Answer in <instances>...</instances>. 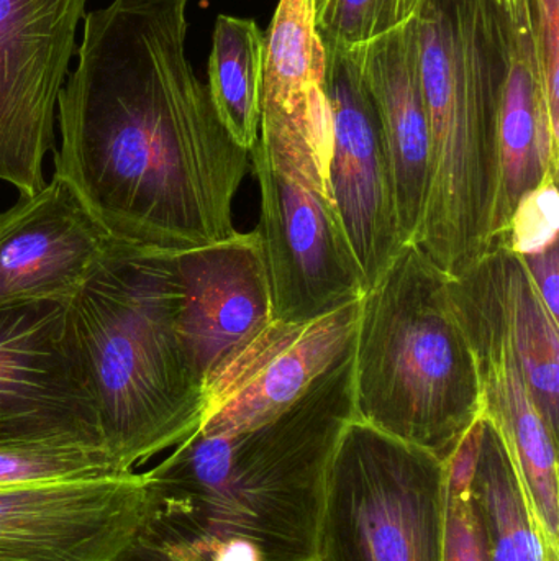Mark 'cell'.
<instances>
[{"label": "cell", "instance_id": "277c9868", "mask_svg": "<svg viewBox=\"0 0 559 561\" xmlns=\"http://www.w3.org/2000/svg\"><path fill=\"white\" fill-rule=\"evenodd\" d=\"M416 25L432 161L414 243L455 278L494 245L499 114L514 26L496 0H423Z\"/></svg>", "mask_w": 559, "mask_h": 561}, {"label": "cell", "instance_id": "d6986e66", "mask_svg": "<svg viewBox=\"0 0 559 561\" xmlns=\"http://www.w3.org/2000/svg\"><path fill=\"white\" fill-rule=\"evenodd\" d=\"M471 497L488 561H559L545 546L504 437L485 414Z\"/></svg>", "mask_w": 559, "mask_h": 561}, {"label": "cell", "instance_id": "484cf974", "mask_svg": "<svg viewBox=\"0 0 559 561\" xmlns=\"http://www.w3.org/2000/svg\"><path fill=\"white\" fill-rule=\"evenodd\" d=\"M534 45L541 94L559 135V0H535Z\"/></svg>", "mask_w": 559, "mask_h": 561}, {"label": "cell", "instance_id": "7402d4cb", "mask_svg": "<svg viewBox=\"0 0 559 561\" xmlns=\"http://www.w3.org/2000/svg\"><path fill=\"white\" fill-rule=\"evenodd\" d=\"M482 417L463 435L446 461V523L443 561H488L485 536L476 516L471 483L481 447Z\"/></svg>", "mask_w": 559, "mask_h": 561}, {"label": "cell", "instance_id": "30bf717a", "mask_svg": "<svg viewBox=\"0 0 559 561\" xmlns=\"http://www.w3.org/2000/svg\"><path fill=\"white\" fill-rule=\"evenodd\" d=\"M147 473L0 488V561H112L151 513Z\"/></svg>", "mask_w": 559, "mask_h": 561}, {"label": "cell", "instance_id": "5b68a950", "mask_svg": "<svg viewBox=\"0 0 559 561\" xmlns=\"http://www.w3.org/2000/svg\"><path fill=\"white\" fill-rule=\"evenodd\" d=\"M353 399L354 419L443 461L481 417V376L450 276L416 243L361 297Z\"/></svg>", "mask_w": 559, "mask_h": 561}, {"label": "cell", "instance_id": "5bb4252c", "mask_svg": "<svg viewBox=\"0 0 559 561\" xmlns=\"http://www.w3.org/2000/svg\"><path fill=\"white\" fill-rule=\"evenodd\" d=\"M176 259L184 290L180 336L207 386L275 320L265 249L253 230L176 253Z\"/></svg>", "mask_w": 559, "mask_h": 561}, {"label": "cell", "instance_id": "83f0119b", "mask_svg": "<svg viewBox=\"0 0 559 561\" xmlns=\"http://www.w3.org/2000/svg\"><path fill=\"white\" fill-rule=\"evenodd\" d=\"M522 39L534 45L535 0H496ZM535 49V45H534Z\"/></svg>", "mask_w": 559, "mask_h": 561}, {"label": "cell", "instance_id": "9c48e42d", "mask_svg": "<svg viewBox=\"0 0 559 561\" xmlns=\"http://www.w3.org/2000/svg\"><path fill=\"white\" fill-rule=\"evenodd\" d=\"M88 0H0V181L38 193Z\"/></svg>", "mask_w": 559, "mask_h": 561}, {"label": "cell", "instance_id": "7a4b0ae2", "mask_svg": "<svg viewBox=\"0 0 559 561\" xmlns=\"http://www.w3.org/2000/svg\"><path fill=\"white\" fill-rule=\"evenodd\" d=\"M353 343L281 415L233 435L196 432L150 477L144 537L177 561L242 540L265 561H315L331 455L354 419Z\"/></svg>", "mask_w": 559, "mask_h": 561}, {"label": "cell", "instance_id": "ffe728a7", "mask_svg": "<svg viewBox=\"0 0 559 561\" xmlns=\"http://www.w3.org/2000/svg\"><path fill=\"white\" fill-rule=\"evenodd\" d=\"M315 0H279L263 33L261 107L294 114L327 98V49Z\"/></svg>", "mask_w": 559, "mask_h": 561}, {"label": "cell", "instance_id": "44dd1931", "mask_svg": "<svg viewBox=\"0 0 559 561\" xmlns=\"http://www.w3.org/2000/svg\"><path fill=\"white\" fill-rule=\"evenodd\" d=\"M207 78L223 127L240 147L252 150L263 102V32L255 20L217 16Z\"/></svg>", "mask_w": 559, "mask_h": 561}, {"label": "cell", "instance_id": "8fae6325", "mask_svg": "<svg viewBox=\"0 0 559 561\" xmlns=\"http://www.w3.org/2000/svg\"><path fill=\"white\" fill-rule=\"evenodd\" d=\"M331 114L328 190L366 290L400 250L393 170L373 99L350 48L325 45Z\"/></svg>", "mask_w": 559, "mask_h": 561}, {"label": "cell", "instance_id": "ac0fdd59", "mask_svg": "<svg viewBox=\"0 0 559 561\" xmlns=\"http://www.w3.org/2000/svg\"><path fill=\"white\" fill-rule=\"evenodd\" d=\"M498 196L492 239L508 232L519 204L548 176L558 178L559 135L541 94L534 45L512 30L498 134ZM492 245V247H494Z\"/></svg>", "mask_w": 559, "mask_h": 561}, {"label": "cell", "instance_id": "52a82bcc", "mask_svg": "<svg viewBox=\"0 0 559 561\" xmlns=\"http://www.w3.org/2000/svg\"><path fill=\"white\" fill-rule=\"evenodd\" d=\"M446 461L353 419L325 478L315 561H443Z\"/></svg>", "mask_w": 559, "mask_h": 561}, {"label": "cell", "instance_id": "8992f818", "mask_svg": "<svg viewBox=\"0 0 559 561\" xmlns=\"http://www.w3.org/2000/svg\"><path fill=\"white\" fill-rule=\"evenodd\" d=\"M330 150V107L292 115L261 107L249 161L275 320L317 319L366 293L328 190Z\"/></svg>", "mask_w": 559, "mask_h": 561}, {"label": "cell", "instance_id": "e0dca14e", "mask_svg": "<svg viewBox=\"0 0 559 561\" xmlns=\"http://www.w3.org/2000/svg\"><path fill=\"white\" fill-rule=\"evenodd\" d=\"M456 283L504 330L551 434L559 432V322L525 268L504 242L496 243Z\"/></svg>", "mask_w": 559, "mask_h": 561}, {"label": "cell", "instance_id": "603a6c76", "mask_svg": "<svg viewBox=\"0 0 559 561\" xmlns=\"http://www.w3.org/2000/svg\"><path fill=\"white\" fill-rule=\"evenodd\" d=\"M128 473L117 467L107 448L30 447L0 450V488L61 483Z\"/></svg>", "mask_w": 559, "mask_h": 561}, {"label": "cell", "instance_id": "f1b7e54d", "mask_svg": "<svg viewBox=\"0 0 559 561\" xmlns=\"http://www.w3.org/2000/svg\"><path fill=\"white\" fill-rule=\"evenodd\" d=\"M112 561H177L164 552L160 546L151 542L143 534H138Z\"/></svg>", "mask_w": 559, "mask_h": 561}, {"label": "cell", "instance_id": "f546056e", "mask_svg": "<svg viewBox=\"0 0 559 561\" xmlns=\"http://www.w3.org/2000/svg\"><path fill=\"white\" fill-rule=\"evenodd\" d=\"M325 0H315V9H321L322 5H324Z\"/></svg>", "mask_w": 559, "mask_h": 561}, {"label": "cell", "instance_id": "6da1fadb", "mask_svg": "<svg viewBox=\"0 0 559 561\" xmlns=\"http://www.w3.org/2000/svg\"><path fill=\"white\" fill-rule=\"evenodd\" d=\"M190 0H112L85 13L58 99L55 176L115 242L179 253L236 232L249 151L187 58Z\"/></svg>", "mask_w": 559, "mask_h": 561}, {"label": "cell", "instance_id": "2e32d148", "mask_svg": "<svg viewBox=\"0 0 559 561\" xmlns=\"http://www.w3.org/2000/svg\"><path fill=\"white\" fill-rule=\"evenodd\" d=\"M350 49L380 117L393 170L400 239L409 245L422 222L432 161L416 19Z\"/></svg>", "mask_w": 559, "mask_h": 561}, {"label": "cell", "instance_id": "4316f807", "mask_svg": "<svg viewBox=\"0 0 559 561\" xmlns=\"http://www.w3.org/2000/svg\"><path fill=\"white\" fill-rule=\"evenodd\" d=\"M525 268L534 280L541 300L559 322V250L558 243L544 252L521 256Z\"/></svg>", "mask_w": 559, "mask_h": 561}, {"label": "cell", "instance_id": "9a60e30c", "mask_svg": "<svg viewBox=\"0 0 559 561\" xmlns=\"http://www.w3.org/2000/svg\"><path fill=\"white\" fill-rule=\"evenodd\" d=\"M450 294L471 342L482 388V414L504 437L545 546L559 556L558 437L535 405L511 340L498 320L450 278Z\"/></svg>", "mask_w": 559, "mask_h": 561}, {"label": "cell", "instance_id": "4fadbf2b", "mask_svg": "<svg viewBox=\"0 0 559 561\" xmlns=\"http://www.w3.org/2000/svg\"><path fill=\"white\" fill-rule=\"evenodd\" d=\"M114 243L74 191L53 176L0 213V309L71 302Z\"/></svg>", "mask_w": 559, "mask_h": 561}, {"label": "cell", "instance_id": "3957f363", "mask_svg": "<svg viewBox=\"0 0 559 561\" xmlns=\"http://www.w3.org/2000/svg\"><path fill=\"white\" fill-rule=\"evenodd\" d=\"M176 253L115 242L66 306L102 437L135 471L199 431L206 386L180 336Z\"/></svg>", "mask_w": 559, "mask_h": 561}, {"label": "cell", "instance_id": "d4e9b609", "mask_svg": "<svg viewBox=\"0 0 559 561\" xmlns=\"http://www.w3.org/2000/svg\"><path fill=\"white\" fill-rule=\"evenodd\" d=\"M558 178L548 176L537 190L522 199L508 232L499 242H504L519 256L544 252L558 243Z\"/></svg>", "mask_w": 559, "mask_h": 561}, {"label": "cell", "instance_id": "cb8c5ba5", "mask_svg": "<svg viewBox=\"0 0 559 561\" xmlns=\"http://www.w3.org/2000/svg\"><path fill=\"white\" fill-rule=\"evenodd\" d=\"M423 0H325L317 10L324 45L354 48L416 19Z\"/></svg>", "mask_w": 559, "mask_h": 561}, {"label": "cell", "instance_id": "ba28073f", "mask_svg": "<svg viewBox=\"0 0 559 561\" xmlns=\"http://www.w3.org/2000/svg\"><path fill=\"white\" fill-rule=\"evenodd\" d=\"M66 306L0 309V450L105 448Z\"/></svg>", "mask_w": 559, "mask_h": 561}, {"label": "cell", "instance_id": "7c38bea8", "mask_svg": "<svg viewBox=\"0 0 559 561\" xmlns=\"http://www.w3.org/2000/svg\"><path fill=\"white\" fill-rule=\"evenodd\" d=\"M360 302L305 322H269L207 382L197 432L240 434L291 408L353 343Z\"/></svg>", "mask_w": 559, "mask_h": 561}]
</instances>
